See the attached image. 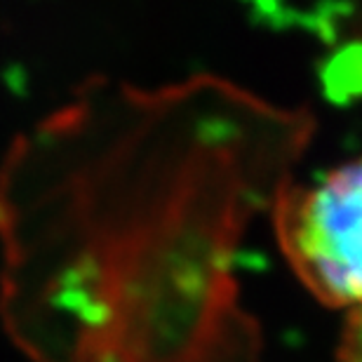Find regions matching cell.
<instances>
[{
  "instance_id": "2",
  "label": "cell",
  "mask_w": 362,
  "mask_h": 362,
  "mask_svg": "<svg viewBox=\"0 0 362 362\" xmlns=\"http://www.w3.org/2000/svg\"><path fill=\"white\" fill-rule=\"evenodd\" d=\"M339 362H362V306L349 310L341 349H339Z\"/></svg>"
},
{
  "instance_id": "1",
  "label": "cell",
  "mask_w": 362,
  "mask_h": 362,
  "mask_svg": "<svg viewBox=\"0 0 362 362\" xmlns=\"http://www.w3.org/2000/svg\"><path fill=\"white\" fill-rule=\"evenodd\" d=\"M275 230L310 294L334 308L362 306V158L280 195Z\"/></svg>"
}]
</instances>
